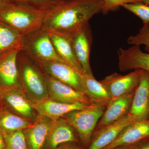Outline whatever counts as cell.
<instances>
[{"mask_svg": "<svg viewBox=\"0 0 149 149\" xmlns=\"http://www.w3.org/2000/svg\"><path fill=\"white\" fill-rule=\"evenodd\" d=\"M103 0H61L47 12L41 29L45 33L70 35L102 13Z\"/></svg>", "mask_w": 149, "mask_h": 149, "instance_id": "1", "label": "cell"}, {"mask_svg": "<svg viewBox=\"0 0 149 149\" xmlns=\"http://www.w3.org/2000/svg\"><path fill=\"white\" fill-rule=\"evenodd\" d=\"M19 83L32 102L49 99L45 74L31 57L22 50L17 57Z\"/></svg>", "mask_w": 149, "mask_h": 149, "instance_id": "2", "label": "cell"}, {"mask_svg": "<svg viewBox=\"0 0 149 149\" xmlns=\"http://www.w3.org/2000/svg\"><path fill=\"white\" fill-rule=\"evenodd\" d=\"M47 11L13 3L0 11V21L26 36L41 29Z\"/></svg>", "mask_w": 149, "mask_h": 149, "instance_id": "3", "label": "cell"}, {"mask_svg": "<svg viewBox=\"0 0 149 149\" xmlns=\"http://www.w3.org/2000/svg\"><path fill=\"white\" fill-rule=\"evenodd\" d=\"M106 108L103 105L93 104L83 109L70 112L63 118L76 130L83 143L87 145L91 142Z\"/></svg>", "mask_w": 149, "mask_h": 149, "instance_id": "4", "label": "cell"}, {"mask_svg": "<svg viewBox=\"0 0 149 149\" xmlns=\"http://www.w3.org/2000/svg\"><path fill=\"white\" fill-rule=\"evenodd\" d=\"M22 50L34 61L66 63L57 53L49 34L40 29L24 36Z\"/></svg>", "mask_w": 149, "mask_h": 149, "instance_id": "5", "label": "cell"}, {"mask_svg": "<svg viewBox=\"0 0 149 149\" xmlns=\"http://www.w3.org/2000/svg\"><path fill=\"white\" fill-rule=\"evenodd\" d=\"M20 86L1 88L0 103L11 112L29 120L36 119L32 103Z\"/></svg>", "mask_w": 149, "mask_h": 149, "instance_id": "6", "label": "cell"}, {"mask_svg": "<svg viewBox=\"0 0 149 149\" xmlns=\"http://www.w3.org/2000/svg\"><path fill=\"white\" fill-rule=\"evenodd\" d=\"M143 72L142 70L136 69L125 75L115 72L108 75L100 82L113 100L135 91L139 85Z\"/></svg>", "mask_w": 149, "mask_h": 149, "instance_id": "7", "label": "cell"}, {"mask_svg": "<svg viewBox=\"0 0 149 149\" xmlns=\"http://www.w3.org/2000/svg\"><path fill=\"white\" fill-rule=\"evenodd\" d=\"M34 61L44 74L69 85L85 95L81 75L68 64L57 61Z\"/></svg>", "mask_w": 149, "mask_h": 149, "instance_id": "8", "label": "cell"}, {"mask_svg": "<svg viewBox=\"0 0 149 149\" xmlns=\"http://www.w3.org/2000/svg\"><path fill=\"white\" fill-rule=\"evenodd\" d=\"M69 35L74 55L83 73L93 76L90 63L93 42V35L90 24Z\"/></svg>", "mask_w": 149, "mask_h": 149, "instance_id": "9", "label": "cell"}, {"mask_svg": "<svg viewBox=\"0 0 149 149\" xmlns=\"http://www.w3.org/2000/svg\"><path fill=\"white\" fill-rule=\"evenodd\" d=\"M45 76L49 99L64 103L79 102L88 105L93 104L83 93L53 77L45 74Z\"/></svg>", "mask_w": 149, "mask_h": 149, "instance_id": "10", "label": "cell"}, {"mask_svg": "<svg viewBox=\"0 0 149 149\" xmlns=\"http://www.w3.org/2000/svg\"><path fill=\"white\" fill-rule=\"evenodd\" d=\"M128 114L135 122L148 119L149 72L147 71L143 70L139 85L135 90Z\"/></svg>", "mask_w": 149, "mask_h": 149, "instance_id": "11", "label": "cell"}, {"mask_svg": "<svg viewBox=\"0 0 149 149\" xmlns=\"http://www.w3.org/2000/svg\"><path fill=\"white\" fill-rule=\"evenodd\" d=\"M22 49V47L17 48L0 54L1 88L21 87L19 77L17 57L19 52Z\"/></svg>", "mask_w": 149, "mask_h": 149, "instance_id": "12", "label": "cell"}, {"mask_svg": "<svg viewBox=\"0 0 149 149\" xmlns=\"http://www.w3.org/2000/svg\"><path fill=\"white\" fill-rule=\"evenodd\" d=\"M135 91L110 102L96 126L95 132L117 121L128 114Z\"/></svg>", "mask_w": 149, "mask_h": 149, "instance_id": "13", "label": "cell"}, {"mask_svg": "<svg viewBox=\"0 0 149 149\" xmlns=\"http://www.w3.org/2000/svg\"><path fill=\"white\" fill-rule=\"evenodd\" d=\"M118 56L120 71L140 69L149 72V52H143L140 46L133 45L126 49L120 48Z\"/></svg>", "mask_w": 149, "mask_h": 149, "instance_id": "14", "label": "cell"}, {"mask_svg": "<svg viewBox=\"0 0 149 149\" xmlns=\"http://www.w3.org/2000/svg\"><path fill=\"white\" fill-rule=\"evenodd\" d=\"M31 103L35 111L38 113V115L45 116L52 120L62 118L70 112L83 109L89 106L79 102L64 103L50 99L41 102Z\"/></svg>", "mask_w": 149, "mask_h": 149, "instance_id": "15", "label": "cell"}, {"mask_svg": "<svg viewBox=\"0 0 149 149\" xmlns=\"http://www.w3.org/2000/svg\"><path fill=\"white\" fill-rule=\"evenodd\" d=\"M149 137V119L136 121L125 127L111 143L102 149L129 146Z\"/></svg>", "mask_w": 149, "mask_h": 149, "instance_id": "16", "label": "cell"}, {"mask_svg": "<svg viewBox=\"0 0 149 149\" xmlns=\"http://www.w3.org/2000/svg\"><path fill=\"white\" fill-rule=\"evenodd\" d=\"M135 122L129 114L95 132V136L87 149H102L111 143L123 129Z\"/></svg>", "mask_w": 149, "mask_h": 149, "instance_id": "17", "label": "cell"}, {"mask_svg": "<svg viewBox=\"0 0 149 149\" xmlns=\"http://www.w3.org/2000/svg\"><path fill=\"white\" fill-rule=\"evenodd\" d=\"M73 129L63 118L52 120L46 139L48 147L54 149L64 143L77 142Z\"/></svg>", "mask_w": 149, "mask_h": 149, "instance_id": "18", "label": "cell"}, {"mask_svg": "<svg viewBox=\"0 0 149 149\" xmlns=\"http://www.w3.org/2000/svg\"><path fill=\"white\" fill-rule=\"evenodd\" d=\"M49 34L58 56L78 74H84L73 52L70 36L59 33Z\"/></svg>", "mask_w": 149, "mask_h": 149, "instance_id": "19", "label": "cell"}, {"mask_svg": "<svg viewBox=\"0 0 149 149\" xmlns=\"http://www.w3.org/2000/svg\"><path fill=\"white\" fill-rule=\"evenodd\" d=\"M52 120L45 116L38 115L33 125L24 130L31 149L42 148L47 139Z\"/></svg>", "mask_w": 149, "mask_h": 149, "instance_id": "20", "label": "cell"}, {"mask_svg": "<svg viewBox=\"0 0 149 149\" xmlns=\"http://www.w3.org/2000/svg\"><path fill=\"white\" fill-rule=\"evenodd\" d=\"M84 94L92 104L107 106L111 100L109 94L100 81L94 76L86 74L81 75Z\"/></svg>", "mask_w": 149, "mask_h": 149, "instance_id": "21", "label": "cell"}, {"mask_svg": "<svg viewBox=\"0 0 149 149\" xmlns=\"http://www.w3.org/2000/svg\"><path fill=\"white\" fill-rule=\"evenodd\" d=\"M33 123L11 112L3 106L0 108V131L9 133L30 128Z\"/></svg>", "mask_w": 149, "mask_h": 149, "instance_id": "22", "label": "cell"}, {"mask_svg": "<svg viewBox=\"0 0 149 149\" xmlns=\"http://www.w3.org/2000/svg\"><path fill=\"white\" fill-rule=\"evenodd\" d=\"M24 36L16 29L0 21V54L22 47Z\"/></svg>", "mask_w": 149, "mask_h": 149, "instance_id": "23", "label": "cell"}, {"mask_svg": "<svg viewBox=\"0 0 149 149\" xmlns=\"http://www.w3.org/2000/svg\"><path fill=\"white\" fill-rule=\"evenodd\" d=\"M2 133L7 149H28L26 137L23 130Z\"/></svg>", "mask_w": 149, "mask_h": 149, "instance_id": "24", "label": "cell"}, {"mask_svg": "<svg viewBox=\"0 0 149 149\" xmlns=\"http://www.w3.org/2000/svg\"><path fill=\"white\" fill-rule=\"evenodd\" d=\"M17 4L27 6L43 11H48L56 6L61 0H9Z\"/></svg>", "mask_w": 149, "mask_h": 149, "instance_id": "25", "label": "cell"}, {"mask_svg": "<svg viewBox=\"0 0 149 149\" xmlns=\"http://www.w3.org/2000/svg\"><path fill=\"white\" fill-rule=\"evenodd\" d=\"M127 42L133 45L145 46V49L149 52V24H143L136 35L128 37Z\"/></svg>", "mask_w": 149, "mask_h": 149, "instance_id": "26", "label": "cell"}, {"mask_svg": "<svg viewBox=\"0 0 149 149\" xmlns=\"http://www.w3.org/2000/svg\"><path fill=\"white\" fill-rule=\"evenodd\" d=\"M122 7L139 17L143 24H149V6L140 2L126 4Z\"/></svg>", "mask_w": 149, "mask_h": 149, "instance_id": "27", "label": "cell"}, {"mask_svg": "<svg viewBox=\"0 0 149 149\" xmlns=\"http://www.w3.org/2000/svg\"><path fill=\"white\" fill-rule=\"evenodd\" d=\"M103 6L102 13L106 14L111 11L116 10L126 4L143 2V0H103Z\"/></svg>", "mask_w": 149, "mask_h": 149, "instance_id": "28", "label": "cell"}, {"mask_svg": "<svg viewBox=\"0 0 149 149\" xmlns=\"http://www.w3.org/2000/svg\"><path fill=\"white\" fill-rule=\"evenodd\" d=\"M129 149H149V137L130 145Z\"/></svg>", "mask_w": 149, "mask_h": 149, "instance_id": "29", "label": "cell"}, {"mask_svg": "<svg viewBox=\"0 0 149 149\" xmlns=\"http://www.w3.org/2000/svg\"><path fill=\"white\" fill-rule=\"evenodd\" d=\"M13 4L9 0H0V11L8 8Z\"/></svg>", "mask_w": 149, "mask_h": 149, "instance_id": "30", "label": "cell"}, {"mask_svg": "<svg viewBox=\"0 0 149 149\" xmlns=\"http://www.w3.org/2000/svg\"><path fill=\"white\" fill-rule=\"evenodd\" d=\"M71 143H69L58 148V149H82L80 147H77L74 144Z\"/></svg>", "mask_w": 149, "mask_h": 149, "instance_id": "31", "label": "cell"}, {"mask_svg": "<svg viewBox=\"0 0 149 149\" xmlns=\"http://www.w3.org/2000/svg\"><path fill=\"white\" fill-rule=\"evenodd\" d=\"M0 149H7L4 137L2 133L0 131Z\"/></svg>", "mask_w": 149, "mask_h": 149, "instance_id": "32", "label": "cell"}, {"mask_svg": "<svg viewBox=\"0 0 149 149\" xmlns=\"http://www.w3.org/2000/svg\"><path fill=\"white\" fill-rule=\"evenodd\" d=\"M129 148H130V145L117 147V148H115L113 149H129Z\"/></svg>", "mask_w": 149, "mask_h": 149, "instance_id": "33", "label": "cell"}, {"mask_svg": "<svg viewBox=\"0 0 149 149\" xmlns=\"http://www.w3.org/2000/svg\"><path fill=\"white\" fill-rule=\"evenodd\" d=\"M147 5L149 6V0H143V2Z\"/></svg>", "mask_w": 149, "mask_h": 149, "instance_id": "34", "label": "cell"}, {"mask_svg": "<svg viewBox=\"0 0 149 149\" xmlns=\"http://www.w3.org/2000/svg\"><path fill=\"white\" fill-rule=\"evenodd\" d=\"M1 87H0V94H1ZM0 104H1V103H0Z\"/></svg>", "mask_w": 149, "mask_h": 149, "instance_id": "35", "label": "cell"}, {"mask_svg": "<svg viewBox=\"0 0 149 149\" xmlns=\"http://www.w3.org/2000/svg\"><path fill=\"white\" fill-rule=\"evenodd\" d=\"M1 104H0V108H1Z\"/></svg>", "mask_w": 149, "mask_h": 149, "instance_id": "36", "label": "cell"}, {"mask_svg": "<svg viewBox=\"0 0 149 149\" xmlns=\"http://www.w3.org/2000/svg\"><path fill=\"white\" fill-rule=\"evenodd\" d=\"M148 119H149V118H148Z\"/></svg>", "mask_w": 149, "mask_h": 149, "instance_id": "37", "label": "cell"}]
</instances>
